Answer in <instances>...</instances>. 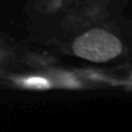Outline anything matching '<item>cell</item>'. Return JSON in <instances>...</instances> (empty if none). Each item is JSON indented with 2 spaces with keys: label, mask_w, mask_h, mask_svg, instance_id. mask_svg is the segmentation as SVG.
Masks as SVG:
<instances>
[{
  "label": "cell",
  "mask_w": 132,
  "mask_h": 132,
  "mask_svg": "<svg viewBox=\"0 0 132 132\" xmlns=\"http://www.w3.org/2000/svg\"><path fill=\"white\" fill-rule=\"evenodd\" d=\"M58 56L48 52L37 65L11 72L0 87L28 92H88L123 89L131 92V63L122 65L65 66Z\"/></svg>",
  "instance_id": "7a4b0ae2"
},
{
  "label": "cell",
  "mask_w": 132,
  "mask_h": 132,
  "mask_svg": "<svg viewBox=\"0 0 132 132\" xmlns=\"http://www.w3.org/2000/svg\"><path fill=\"white\" fill-rule=\"evenodd\" d=\"M36 48L24 39H18L0 30V80L11 72L27 68L31 63Z\"/></svg>",
  "instance_id": "3957f363"
},
{
  "label": "cell",
  "mask_w": 132,
  "mask_h": 132,
  "mask_svg": "<svg viewBox=\"0 0 132 132\" xmlns=\"http://www.w3.org/2000/svg\"><path fill=\"white\" fill-rule=\"evenodd\" d=\"M130 0H27L24 41L94 65L131 63Z\"/></svg>",
  "instance_id": "6da1fadb"
}]
</instances>
